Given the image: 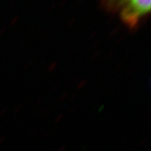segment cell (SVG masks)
Instances as JSON below:
<instances>
[{
  "label": "cell",
  "instance_id": "2",
  "mask_svg": "<svg viewBox=\"0 0 151 151\" xmlns=\"http://www.w3.org/2000/svg\"><path fill=\"white\" fill-rule=\"evenodd\" d=\"M128 0H102V6L109 13H116L121 10Z\"/></svg>",
  "mask_w": 151,
  "mask_h": 151
},
{
  "label": "cell",
  "instance_id": "1",
  "mask_svg": "<svg viewBox=\"0 0 151 151\" xmlns=\"http://www.w3.org/2000/svg\"><path fill=\"white\" fill-rule=\"evenodd\" d=\"M150 0H128L120 10V18L131 29L138 27L150 11Z\"/></svg>",
  "mask_w": 151,
  "mask_h": 151
}]
</instances>
